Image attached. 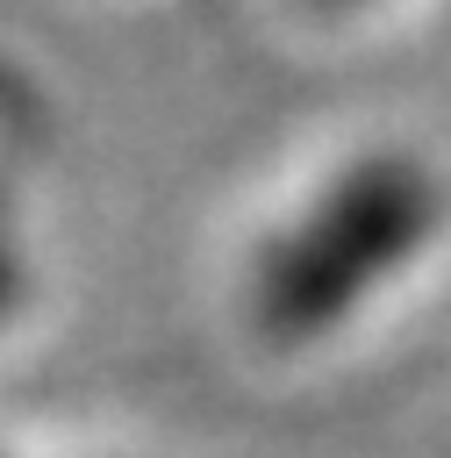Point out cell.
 <instances>
[{"mask_svg": "<svg viewBox=\"0 0 451 458\" xmlns=\"http://www.w3.org/2000/svg\"><path fill=\"white\" fill-rule=\"evenodd\" d=\"M444 186L408 150H365L322 172L243 265V322L272 351H301L322 329H344L372 286H394L437 236Z\"/></svg>", "mask_w": 451, "mask_h": 458, "instance_id": "6da1fadb", "label": "cell"}]
</instances>
